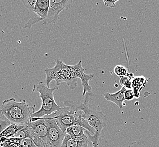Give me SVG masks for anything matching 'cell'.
I'll return each instance as SVG.
<instances>
[{"label":"cell","mask_w":159,"mask_h":147,"mask_svg":"<svg viewBox=\"0 0 159 147\" xmlns=\"http://www.w3.org/2000/svg\"><path fill=\"white\" fill-rule=\"evenodd\" d=\"M44 72L46 75L45 84L48 88L51 82L54 80L57 87L61 83H65L70 90H75L78 84L77 79L80 78L83 88L82 95L85 96L87 93L92 92L89 81L93 79L94 75L84 73L82 61L75 65H68L60 59H57L54 67L45 69Z\"/></svg>","instance_id":"6da1fadb"},{"label":"cell","mask_w":159,"mask_h":147,"mask_svg":"<svg viewBox=\"0 0 159 147\" xmlns=\"http://www.w3.org/2000/svg\"><path fill=\"white\" fill-rule=\"evenodd\" d=\"M94 94L92 92L87 93L82 102H76L71 100H66L64 105L70 106L73 108L83 112L82 117L88 122L89 126L95 130V134L92 135L88 131L86 134L89 141L92 143V147H99V141L102 130L107 126V118L102 112L95 109H89V104L93 99Z\"/></svg>","instance_id":"7a4b0ae2"},{"label":"cell","mask_w":159,"mask_h":147,"mask_svg":"<svg viewBox=\"0 0 159 147\" xmlns=\"http://www.w3.org/2000/svg\"><path fill=\"white\" fill-rule=\"evenodd\" d=\"M34 112V108L30 106L25 100L16 101L14 98L4 100L0 108V114L11 124L23 126L28 124Z\"/></svg>","instance_id":"3957f363"},{"label":"cell","mask_w":159,"mask_h":147,"mask_svg":"<svg viewBox=\"0 0 159 147\" xmlns=\"http://www.w3.org/2000/svg\"><path fill=\"white\" fill-rule=\"evenodd\" d=\"M83 112L82 111L65 106L54 113L53 118L61 130L64 132L71 126L79 125L93 135L95 134V130L89 126L86 119L83 118Z\"/></svg>","instance_id":"277c9868"},{"label":"cell","mask_w":159,"mask_h":147,"mask_svg":"<svg viewBox=\"0 0 159 147\" xmlns=\"http://www.w3.org/2000/svg\"><path fill=\"white\" fill-rule=\"evenodd\" d=\"M58 88L57 87L52 88H48L43 81L34 86L32 92L39 93V97L42 100V104L38 111L34 112L31 114L32 118H43L45 116H49L61 109L60 106L54 100V91Z\"/></svg>","instance_id":"5b68a950"},{"label":"cell","mask_w":159,"mask_h":147,"mask_svg":"<svg viewBox=\"0 0 159 147\" xmlns=\"http://www.w3.org/2000/svg\"><path fill=\"white\" fill-rule=\"evenodd\" d=\"M31 138L38 147H48V126L43 118H31L27 124Z\"/></svg>","instance_id":"8992f818"},{"label":"cell","mask_w":159,"mask_h":147,"mask_svg":"<svg viewBox=\"0 0 159 147\" xmlns=\"http://www.w3.org/2000/svg\"><path fill=\"white\" fill-rule=\"evenodd\" d=\"M44 118L48 126V147H61L66 132L61 130L53 117Z\"/></svg>","instance_id":"52a82bcc"},{"label":"cell","mask_w":159,"mask_h":147,"mask_svg":"<svg viewBox=\"0 0 159 147\" xmlns=\"http://www.w3.org/2000/svg\"><path fill=\"white\" fill-rule=\"evenodd\" d=\"M72 2L71 0H51L48 16L43 21V23L44 24H54L58 19L61 12L69 9Z\"/></svg>","instance_id":"ba28073f"},{"label":"cell","mask_w":159,"mask_h":147,"mask_svg":"<svg viewBox=\"0 0 159 147\" xmlns=\"http://www.w3.org/2000/svg\"><path fill=\"white\" fill-rule=\"evenodd\" d=\"M90 142L87 135L79 138H73L66 134L61 147H89Z\"/></svg>","instance_id":"9c48e42d"},{"label":"cell","mask_w":159,"mask_h":147,"mask_svg":"<svg viewBox=\"0 0 159 147\" xmlns=\"http://www.w3.org/2000/svg\"><path fill=\"white\" fill-rule=\"evenodd\" d=\"M126 89L124 87H122L121 90L118 92L113 93H106L104 95L105 99L110 102H113L118 106L120 109H123L124 102L125 101V93Z\"/></svg>","instance_id":"30bf717a"},{"label":"cell","mask_w":159,"mask_h":147,"mask_svg":"<svg viewBox=\"0 0 159 147\" xmlns=\"http://www.w3.org/2000/svg\"><path fill=\"white\" fill-rule=\"evenodd\" d=\"M49 7V0H37L34 12L43 22L48 16Z\"/></svg>","instance_id":"8fae6325"},{"label":"cell","mask_w":159,"mask_h":147,"mask_svg":"<svg viewBox=\"0 0 159 147\" xmlns=\"http://www.w3.org/2000/svg\"><path fill=\"white\" fill-rule=\"evenodd\" d=\"M147 79L144 76H138L134 77L132 80V88L135 99H139L140 92L145 87L147 82Z\"/></svg>","instance_id":"7c38bea8"},{"label":"cell","mask_w":159,"mask_h":147,"mask_svg":"<svg viewBox=\"0 0 159 147\" xmlns=\"http://www.w3.org/2000/svg\"><path fill=\"white\" fill-rule=\"evenodd\" d=\"M25 125H18L16 124H11L8 126L4 131L0 134V139L2 138H12L14 134L18 131L22 130Z\"/></svg>","instance_id":"4fadbf2b"},{"label":"cell","mask_w":159,"mask_h":147,"mask_svg":"<svg viewBox=\"0 0 159 147\" xmlns=\"http://www.w3.org/2000/svg\"><path fill=\"white\" fill-rule=\"evenodd\" d=\"M86 130L79 125H74L67 128L66 134L73 138H79L86 135Z\"/></svg>","instance_id":"5bb4252c"},{"label":"cell","mask_w":159,"mask_h":147,"mask_svg":"<svg viewBox=\"0 0 159 147\" xmlns=\"http://www.w3.org/2000/svg\"><path fill=\"white\" fill-rule=\"evenodd\" d=\"M13 137L19 139L20 140H23L26 138H31V133L28 127V126L27 125H25L22 130L18 131Z\"/></svg>","instance_id":"9a60e30c"},{"label":"cell","mask_w":159,"mask_h":147,"mask_svg":"<svg viewBox=\"0 0 159 147\" xmlns=\"http://www.w3.org/2000/svg\"><path fill=\"white\" fill-rule=\"evenodd\" d=\"M114 73L120 78H123L126 77L129 73L128 69L124 66L122 65H117L114 68Z\"/></svg>","instance_id":"2e32d148"},{"label":"cell","mask_w":159,"mask_h":147,"mask_svg":"<svg viewBox=\"0 0 159 147\" xmlns=\"http://www.w3.org/2000/svg\"><path fill=\"white\" fill-rule=\"evenodd\" d=\"M132 80H133L132 79L126 76L120 79V83L122 87H124L126 90H131Z\"/></svg>","instance_id":"e0dca14e"},{"label":"cell","mask_w":159,"mask_h":147,"mask_svg":"<svg viewBox=\"0 0 159 147\" xmlns=\"http://www.w3.org/2000/svg\"><path fill=\"white\" fill-rule=\"evenodd\" d=\"M11 124V122L5 116L0 114V134Z\"/></svg>","instance_id":"ac0fdd59"},{"label":"cell","mask_w":159,"mask_h":147,"mask_svg":"<svg viewBox=\"0 0 159 147\" xmlns=\"http://www.w3.org/2000/svg\"><path fill=\"white\" fill-rule=\"evenodd\" d=\"M37 0H23L22 1L24 6L30 11H34Z\"/></svg>","instance_id":"d6986e66"},{"label":"cell","mask_w":159,"mask_h":147,"mask_svg":"<svg viewBox=\"0 0 159 147\" xmlns=\"http://www.w3.org/2000/svg\"><path fill=\"white\" fill-rule=\"evenodd\" d=\"M20 147H38L30 138H26L20 141Z\"/></svg>","instance_id":"ffe728a7"},{"label":"cell","mask_w":159,"mask_h":147,"mask_svg":"<svg viewBox=\"0 0 159 147\" xmlns=\"http://www.w3.org/2000/svg\"><path fill=\"white\" fill-rule=\"evenodd\" d=\"M42 21V19H40V18H39L38 16H36V17H33L31 18V19H29V20L27 21V22L25 23V29H31L34 24H35V23L40 22Z\"/></svg>","instance_id":"44dd1931"},{"label":"cell","mask_w":159,"mask_h":147,"mask_svg":"<svg viewBox=\"0 0 159 147\" xmlns=\"http://www.w3.org/2000/svg\"><path fill=\"white\" fill-rule=\"evenodd\" d=\"M134 94L133 90H126L125 93V99L127 101H131L134 99Z\"/></svg>","instance_id":"7402d4cb"},{"label":"cell","mask_w":159,"mask_h":147,"mask_svg":"<svg viewBox=\"0 0 159 147\" xmlns=\"http://www.w3.org/2000/svg\"><path fill=\"white\" fill-rule=\"evenodd\" d=\"M1 145L2 147H20V144L13 143L12 141H10L8 139L5 142L3 143V144H1Z\"/></svg>","instance_id":"603a6c76"},{"label":"cell","mask_w":159,"mask_h":147,"mask_svg":"<svg viewBox=\"0 0 159 147\" xmlns=\"http://www.w3.org/2000/svg\"><path fill=\"white\" fill-rule=\"evenodd\" d=\"M118 0L116 1H104V3L105 7H111V8H115L116 7V3L117 2Z\"/></svg>","instance_id":"cb8c5ba5"},{"label":"cell","mask_w":159,"mask_h":147,"mask_svg":"<svg viewBox=\"0 0 159 147\" xmlns=\"http://www.w3.org/2000/svg\"><path fill=\"white\" fill-rule=\"evenodd\" d=\"M0 147H1V144H0Z\"/></svg>","instance_id":"d4e9b609"}]
</instances>
